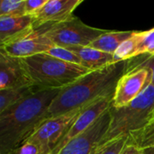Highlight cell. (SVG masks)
<instances>
[{"label": "cell", "instance_id": "6da1fadb", "mask_svg": "<svg viewBox=\"0 0 154 154\" xmlns=\"http://www.w3.org/2000/svg\"><path fill=\"white\" fill-rule=\"evenodd\" d=\"M134 59L92 70L62 88L50 106L45 120L82 109L102 97L114 94L116 85L134 64Z\"/></svg>", "mask_w": 154, "mask_h": 154}, {"label": "cell", "instance_id": "7a4b0ae2", "mask_svg": "<svg viewBox=\"0 0 154 154\" xmlns=\"http://www.w3.org/2000/svg\"><path fill=\"white\" fill-rule=\"evenodd\" d=\"M61 89H38L0 113V154H12L45 121Z\"/></svg>", "mask_w": 154, "mask_h": 154}, {"label": "cell", "instance_id": "3957f363", "mask_svg": "<svg viewBox=\"0 0 154 154\" xmlns=\"http://www.w3.org/2000/svg\"><path fill=\"white\" fill-rule=\"evenodd\" d=\"M21 60L32 85L38 89H62L92 71L46 53L23 58Z\"/></svg>", "mask_w": 154, "mask_h": 154}, {"label": "cell", "instance_id": "277c9868", "mask_svg": "<svg viewBox=\"0 0 154 154\" xmlns=\"http://www.w3.org/2000/svg\"><path fill=\"white\" fill-rule=\"evenodd\" d=\"M111 123L108 132L100 144L121 135L131 136L152 125L154 121V85L149 82L143 93L128 106L110 107Z\"/></svg>", "mask_w": 154, "mask_h": 154}, {"label": "cell", "instance_id": "5b68a950", "mask_svg": "<svg viewBox=\"0 0 154 154\" xmlns=\"http://www.w3.org/2000/svg\"><path fill=\"white\" fill-rule=\"evenodd\" d=\"M44 34L54 45L60 47L88 46L107 30L84 23L79 18L72 16L66 22L42 25Z\"/></svg>", "mask_w": 154, "mask_h": 154}, {"label": "cell", "instance_id": "8992f818", "mask_svg": "<svg viewBox=\"0 0 154 154\" xmlns=\"http://www.w3.org/2000/svg\"><path fill=\"white\" fill-rule=\"evenodd\" d=\"M150 75V69L145 65L144 60L134 63L119 79L115 90L112 107L121 108L136 99L151 81Z\"/></svg>", "mask_w": 154, "mask_h": 154}, {"label": "cell", "instance_id": "52a82bcc", "mask_svg": "<svg viewBox=\"0 0 154 154\" xmlns=\"http://www.w3.org/2000/svg\"><path fill=\"white\" fill-rule=\"evenodd\" d=\"M83 109L45 120L26 142L37 143L41 148L42 154H50Z\"/></svg>", "mask_w": 154, "mask_h": 154}, {"label": "cell", "instance_id": "ba28073f", "mask_svg": "<svg viewBox=\"0 0 154 154\" xmlns=\"http://www.w3.org/2000/svg\"><path fill=\"white\" fill-rule=\"evenodd\" d=\"M115 94V93H114ZM114 94H110L100 97L97 101L84 107L77 119L70 125L69 130L59 141L50 154H58L71 140L85 132L93 123H95L105 112H106L112 106Z\"/></svg>", "mask_w": 154, "mask_h": 154}, {"label": "cell", "instance_id": "9c48e42d", "mask_svg": "<svg viewBox=\"0 0 154 154\" xmlns=\"http://www.w3.org/2000/svg\"><path fill=\"white\" fill-rule=\"evenodd\" d=\"M111 123L110 108L58 154H92L106 137Z\"/></svg>", "mask_w": 154, "mask_h": 154}, {"label": "cell", "instance_id": "30bf717a", "mask_svg": "<svg viewBox=\"0 0 154 154\" xmlns=\"http://www.w3.org/2000/svg\"><path fill=\"white\" fill-rule=\"evenodd\" d=\"M52 46L54 44L44 34L42 27L40 26L27 35L8 44L0 46V49L11 56L23 59L44 53Z\"/></svg>", "mask_w": 154, "mask_h": 154}, {"label": "cell", "instance_id": "8fae6325", "mask_svg": "<svg viewBox=\"0 0 154 154\" xmlns=\"http://www.w3.org/2000/svg\"><path fill=\"white\" fill-rule=\"evenodd\" d=\"M33 86L20 58L11 56L0 49V90Z\"/></svg>", "mask_w": 154, "mask_h": 154}, {"label": "cell", "instance_id": "7c38bea8", "mask_svg": "<svg viewBox=\"0 0 154 154\" xmlns=\"http://www.w3.org/2000/svg\"><path fill=\"white\" fill-rule=\"evenodd\" d=\"M83 0H48L47 3L32 16L35 27L47 23H59L70 19L75 9Z\"/></svg>", "mask_w": 154, "mask_h": 154}, {"label": "cell", "instance_id": "4fadbf2b", "mask_svg": "<svg viewBox=\"0 0 154 154\" xmlns=\"http://www.w3.org/2000/svg\"><path fill=\"white\" fill-rule=\"evenodd\" d=\"M32 15L0 17V46L14 42L35 29Z\"/></svg>", "mask_w": 154, "mask_h": 154}, {"label": "cell", "instance_id": "5bb4252c", "mask_svg": "<svg viewBox=\"0 0 154 154\" xmlns=\"http://www.w3.org/2000/svg\"><path fill=\"white\" fill-rule=\"evenodd\" d=\"M65 48V47H64ZM81 60V65L90 70H96L114 63V54L106 53L88 46L67 47Z\"/></svg>", "mask_w": 154, "mask_h": 154}, {"label": "cell", "instance_id": "9a60e30c", "mask_svg": "<svg viewBox=\"0 0 154 154\" xmlns=\"http://www.w3.org/2000/svg\"><path fill=\"white\" fill-rule=\"evenodd\" d=\"M125 48L131 59L142 55L154 56V28L143 31H135L134 34L125 42Z\"/></svg>", "mask_w": 154, "mask_h": 154}, {"label": "cell", "instance_id": "2e32d148", "mask_svg": "<svg viewBox=\"0 0 154 154\" xmlns=\"http://www.w3.org/2000/svg\"><path fill=\"white\" fill-rule=\"evenodd\" d=\"M134 32L135 31H107L96 39L93 42H91L88 47L106 53L114 54L121 46V44L132 37Z\"/></svg>", "mask_w": 154, "mask_h": 154}, {"label": "cell", "instance_id": "e0dca14e", "mask_svg": "<svg viewBox=\"0 0 154 154\" xmlns=\"http://www.w3.org/2000/svg\"><path fill=\"white\" fill-rule=\"evenodd\" d=\"M36 90H38V88L34 86L13 88L0 90V113L32 95Z\"/></svg>", "mask_w": 154, "mask_h": 154}, {"label": "cell", "instance_id": "ac0fdd59", "mask_svg": "<svg viewBox=\"0 0 154 154\" xmlns=\"http://www.w3.org/2000/svg\"><path fill=\"white\" fill-rule=\"evenodd\" d=\"M129 140L130 137L128 135L118 136L103 144H99L92 154H121Z\"/></svg>", "mask_w": 154, "mask_h": 154}, {"label": "cell", "instance_id": "d6986e66", "mask_svg": "<svg viewBox=\"0 0 154 154\" xmlns=\"http://www.w3.org/2000/svg\"><path fill=\"white\" fill-rule=\"evenodd\" d=\"M25 0H1L0 17H14L26 15L24 11Z\"/></svg>", "mask_w": 154, "mask_h": 154}, {"label": "cell", "instance_id": "ffe728a7", "mask_svg": "<svg viewBox=\"0 0 154 154\" xmlns=\"http://www.w3.org/2000/svg\"><path fill=\"white\" fill-rule=\"evenodd\" d=\"M44 53H46V54H48V55H50L51 57H54L56 59H59L60 60H63V61L81 65L80 59L74 52H72L71 51H69V49L64 48V47L54 45Z\"/></svg>", "mask_w": 154, "mask_h": 154}, {"label": "cell", "instance_id": "44dd1931", "mask_svg": "<svg viewBox=\"0 0 154 154\" xmlns=\"http://www.w3.org/2000/svg\"><path fill=\"white\" fill-rule=\"evenodd\" d=\"M12 154H42V151L37 143L26 142L22 146L14 150Z\"/></svg>", "mask_w": 154, "mask_h": 154}, {"label": "cell", "instance_id": "7402d4cb", "mask_svg": "<svg viewBox=\"0 0 154 154\" xmlns=\"http://www.w3.org/2000/svg\"><path fill=\"white\" fill-rule=\"evenodd\" d=\"M48 0H25L24 11L26 15H33L37 13Z\"/></svg>", "mask_w": 154, "mask_h": 154}, {"label": "cell", "instance_id": "603a6c76", "mask_svg": "<svg viewBox=\"0 0 154 154\" xmlns=\"http://www.w3.org/2000/svg\"><path fill=\"white\" fill-rule=\"evenodd\" d=\"M141 149L138 145L134 144V143L131 142V140H129L127 145L125 147V149L123 150L121 154H141Z\"/></svg>", "mask_w": 154, "mask_h": 154}, {"label": "cell", "instance_id": "cb8c5ba5", "mask_svg": "<svg viewBox=\"0 0 154 154\" xmlns=\"http://www.w3.org/2000/svg\"><path fill=\"white\" fill-rule=\"evenodd\" d=\"M144 63H145V65L148 66L149 69H150V71H151L150 79H151L152 83L154 85V56L153 57L147 56V59L144 60Z\"/></svg>", "mask_w": 154, "mask_h": 154}, {"label": "cell", "instance_id": "d4e9b609", "mask_svg": "<svg viewBox=\"0 0 154 154\" xmlns=\"http://www.w3.org/2000/svg\"><path fill=\"white\" fill-rule=\"evenodd\" d=\"M152 126H153V127H154V121H153V123L152 124Z\"/></svg>", "mask_w": 154, "mask_h": 154}]
</instances>
